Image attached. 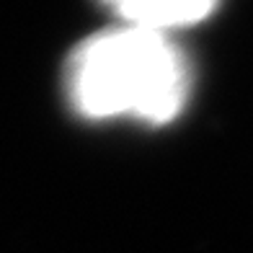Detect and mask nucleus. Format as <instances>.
Wrapping results in <instances>:
<instances>
[{
	"mask_svg": "<svg viewBox=\"0 0 253 253\" xmlns=\"http://www.w3.org/2000/svg\"><path fill=\"white\" fill-rule=\"evenodd\" d=\"M191 70L168 34L117 26L80 42L65 65V90L85 119L166 124L189 101Z\"/></svg>",
	"mask_w": 253,
	"mask_h": 253,
	"instance_id": "obj_1",
	"label": "nucleus"
},
{
	"mask_svg": "<svg viewBox=\"0 0 253 253\" xmlns=\"http://www.w3.org/2000/svg\"><path fill=\"white\" fill-rule=\"evenodd\" d=\"M126 26L168 34L204 21L217 8V0H101Z\"/></svg>",
	"mask_w": 253,
	"mask_h": 253,
	"instance_id": "obj_2",
	"label": "nucleus"
}]
</instances>
